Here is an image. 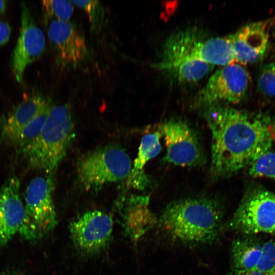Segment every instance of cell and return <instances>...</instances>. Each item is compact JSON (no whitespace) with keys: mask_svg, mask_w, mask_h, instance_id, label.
<instances>
[{"mask_svg":"<svg viewBox=\"0 0 275 275\" xmlns=\"http://www.w3.org/2000/svg\"><path fill=\"white\" fill-rule=\"evenodd\" d=\"M205 118L211 132V171L215 177L249 166L272 145L267 118L217 103L209 106Z\"/></svg>","mask_w":275,"mask_h":275,"instance_id":"cell-1","label":"cell"},{"mask_svg":"<svg viewBox=\"0 0 275 275\" xmlns=\"http://www.w3.org/2000/svg\"><path fill=\"white\" fill-rule=\"evenodd\" d=\"M223 215L222 205L215 199L187 198L169 204L160 216V224L175 240L208 243L216 238Z\"/></svg>","mask_w":275,"mask_h":275,"instance_id":"cell-2","label":"cell"},{"mask_svg":"<svg viewBox=\"0 0 275 275\" xmlns=\"http://www.w3.org/2000/svg\"><path fill=\"white\" fill-rule=\"evenodd\" d=\"M74 135L69 105H52L40 133L21 153L30 167L51 173L66 156Z\"/></svg>","mask_w":275,"mask_h":275,"instance_id":"cell-3","label":"cell"},{"mask_svg":"<svg viewBox=\"0 0 275 275\" xmlns=\"http://www.w3.org/2000/svg\"><path fill=\"white\" fill-rule=\"evenodd\" d=\"M190 61L225 66L236 62L230 44L226 38H205L192 30L173 34L163 47L161 59L166 64Z\"/></svg>","mask_w":275,"mask_h":275,"instance_id":"cell-4","label":"cell"},{"mask_svg":"<svg viewBox=\"0 0 275 275\" xmlns=\"http://www.w3.org/2000/svg\"><path fill=\"white\" fill-rule=\"evenodd\" d=\"M77 167L78 180L82 187L89 191L128 178L132 165L122 147L109 144L82 156Z\"/></svg>","mask_w":275,"mask_h":275,"instance_id":"cell-5","label":"cell"},{"mask_svg":"<svg viewBox=\"0 0 275 275\" xmlns=\"http://www.w3.org/2000/svg\"><path fill=\"white\" fill-rule=\"evenodd\" d=\"M53 188L51 176L36 177L28 185L24 193L26 221L22 236L25 239L40 238L51 231L57 225Z\"/></svg>","mask_w":275,"mask_h":275,"instance_id":"cell-6","label":"cell"},{"mask_svg":"<svg viewBox=\"0 0 275 275\" xmlns=\"http://www.w3.org/2000/svg\"><path fill=\"white\" fill-rule=\"evenodd\" d=\"M230 226L247 235L275 233V194L261 187L251 188L244 195Z\"/></svg>","mask_w":275,"mask_h":275,"instance_id":"cell-7","label":"cell"},{"mask_svg":"<svg viewBox=\"0 0 275 275\" xmlns=\"http://www.w3.org/2000/svg\"><path fill=\"white\" fill-rule=\"evenodd\" d=\"M250 81L249 74L241 64L234 62L223 66L197 94L194 105L209 106L220 101L239 103L246 94Z\"/></svg>","mask_w":275,"mask_h":275,"instance_id":"cell-8","label":"cell"},{"mask_svg":"<svg viewBox=\"0 0 275 275\" xmlns=\"http://www.w3.org/2000/svg\"><path fill=\"white\" fill-rule=\"evenodd\" d=\"M47 34L56 54L57 65L62 69L76 68L89 56L85 37L75 24L46 16Z\"/></svg>","mask_w":275,"mask_h":275,"instance_id":"cell-9","label":"cell"},{"mask_svg":"<svg viewBox=\"0 0 275 275\" xmlns=\"http://www.w3.org/2000/svg\"><path fill=\"white\" fill-rule=\"evenodd\" d=\"M45 37L36 23L29 7L21 4L19 34L11 57V67L16 81L22 83L26 68L39 59L45 48Z\"/></svg>","mask_w":275,"mask_h":275,"instance_id":"cell-10","label":"cell"},{"mask_svg":"<svg viewBox=\"0 0 275 275\" xmlns=\"http://www.w3.org/2000/svg\"><path fill=\"white\" fill-rule=\"evenodd\" d=\"M167 147L165 159L180 166H196L204 162V154L194 129L182 119L174 118L162 126Z\"/></svg>","mask_w":275,"mask_h":275,"instance_id":"cell-11","label":"cell"},{"mask_svg":"<svg viewBox=\"0 0 275 275\" xmlns=\"http://www.w3.org/2000/svg\"><path fill=\"white\" fill-rule=\"evenodd\" d=\"M113 219L108 214L92 210L84 213L70 224L71 239L81 253L93 254L104 249L113 231Z\"/></svg>","mask_w":275,"mask_h":275,"instance_id":"cell-12","label":"cell"},{"mask_svg":"<svg viewBox=\"0 0 275 275\" xmlns=\"http://www.w3.org/2000/svg\"><path fill=\"white\" fill-rule=\"evenodd\" d=\"M20 181L9 178L0 188V246L16 234L23 236L26 221L24 205L19 196Z\"/></svg>","mask_w":275,"mask_h":275,"instance_id":"cell-13","label":"cell"},{"mask_svg":"<svg viewBox=\"0 0 275 275\" xmlns=\"http://www.w3.org/2000/svg\"><path fill=\"white\" fill-rule=\"evenodd\" d=\"M225 37L230 44L236 62L241 65L262 59L269 43L267 25L263 21L246 24Z\"/></svg>","mask_w":275,"mask_h":275,"instance_id":"cell-14","label":"cell"},{"mask_svg":"<svg viewBox=\"0 0 275 275\" xmlns=\"http://www.w3.org/2000/svg\"><path fill=\"white\" fill-rule=\"evenodd\" d=\"M48 100L38 91L24 98L3 118L1 129L2 140L12 144L21 129L38 114Z\"/></svg>","mask_w":275,"mask_h":275,"instance_id":"cell-15","label":"cell"},{"mask_svg":"<svg viewBox=\"0 0 275 275\" xmlns=\"http://www.w3.org/2000/svg\"><path fill=\"white\" fill-rule=\"evenodd\" d=\"M149 198L135 196L126 203L123 214L122 226L127 236L137 240L155 223L149 207Z\"/></svg>","mask_w":275,"mask_h":275,"instance_id":"cell-16","label":"cell"},{"mask_svg":"<svg viewBox=\"0 0 275 275\" xmlns=\"http://www.w3.org/2000/svg\"><path fill=\"white\" fill-rule=\"evenodd\" d=\"M162 134L160 129L159 131L149 133L143 136L137 157L128 177V185L141 187L145 185L146 178L143 173V169L149 160L160 152L161 149L160 139Z\"/></svg>","mask_w":275,"mask_h":275,"instance_id":"cell-17","label":"cell"},{"mask_svg":"<svg viewBox=\"0 0 275 275\" xmlns=\"http://www.w3.org/2000/svg\"><path fill=\"white\" fill-rule=\"evenodd\" d=\"M263 244L253 238H245L234 241L232 245V268L235 270L255 269L260 258Z\"/></svg>","mask_w":275,"mask_h":275,"instance_id":"cell-18","label":"cell"},{"mask_svg":"<svg viewBox=\"0 0 275 275\" xmlns=\"http://www.w3.org/2000/svg\"><path fill=\"white\" fill-rule=\"evenodd\" d=\"M152 66L168 73L178 81L187 82L202 79L214 65L203 62L190 61L166 64L155 63Z\"/></svg>","mask_w":275,"mask_h":275,"instance_id":"cell-19","label":"cell"},{"mask_svg":"<svg viewBox=\"0 0 275 275\" xmlns=\"http://www.w3.org/2000/svg\"><path fill=\"white\" fill-rule=\"evenodd\" d=\"M52 105L51 102L48 99L46 105L38 114L21 129L12 144L20 153L38 136Z\"/></svg>","mask_w":275,"mask_h":275,"instance_id":"cell-20","label":"cell"},{"mask_svg":"<svg viewBox=\"0 0 275 275\" xmlns=\"http://www.w3.org/2000/svg\"><path fill=\"white\" fill-rule=\"evenodd\" d=\"M84 9L88 14L90 28L94 33L99 32L104 24L105 9L98 1H69Z\"/></svg>","mask_w":275,"mask_h":275,"instance_id":"cell-21","label":"cell"},{"mask_svg":"<svg viewBox=\"0 0 275 275\" xmlns=\"http://www.w3.org/2000/svg\"><path fill=\"white\" fill-rule=\"evenodd\" d=\"M249 167L252 177L275 179V152H265Z\"/></svg>","mask_w":275,"mask_h":275,"instance_id":"cell-22","label":"cell"},{"mask_svg":"<svg viewBox=\"0 0 275 275\" xmlns=\"http://www.w3.org/2000/svg\"><path fill=\"white\" fill-rule=\"evenodd\" d=\"M42 5L46 16L62 20H69L74 11L69 1L44 0Z\"/></svg>","mask_w":275,"mask_h":275,"instance_id":"cell-23","label":"cell"},{"mask_svg":"<svg viewBox=\"0 0 275 275\" xmlns=\"http://www.w3.org/2000/svg\"><path fill=\"white\" fill-rule=\"evenodd\" d=\"M258 89L263 95L275 97V62L262 67L258 76Z\"/></svg>","mask_w":275,"mask_h":275,"instance_id":"cell-24","label":"cell"},{"mask_svg":"<svg viewBox=\"0 0 275 275\" xmlns=\"http://www.w3.org/2000/svg\"><path fill=\"white\" fill-rule=\"evenodd\" d=\"M264 275H275V241L263 244L262 253L255 268Z\"/></svg>","mask_w":275,"mask_h":275,"instance_id":"cell-25","label":"cell"},{"mask_svg":"<svg viewBox=\"0 0 275 275\" xmlns=\"http://www.w3.org/2000/svg\"><path fill=\"white\" fill-rule=\"evenodd\" d=\"M11 33V28L6 21L0 20V46L9 41Z\"/></svg>","mask_w":275,"mask_h":275,"instance_id":"cell-26","label":"cell"},{"mask_svg":"<svg viewBox=\"0 0 275 275\" xmlns=\"http://www.w3.org/2000/svg\"><path fill=\"white\" fill-rule=\"evenodd\" d=\"M235 275H264L256 269L248 270L236 271Z\"/></svg>","mask_w":275,"mask_h":275,"instance_id":"cell-27","label":"cell"},{"mask_svg":"<svg viewBox=\"0 0 275 275\" xmlns=\"http://www.w3.org/2000/svg\"><path fill=\"white\" fill-rule=\"evenodd\" d=\"M270 130L273 141H275V118L270 122Z\"/></svg>","mask_w":275,"mask_h":275,"instance_id":"cell-28","label":"cell"},{"mask_svg":"<svg viewBox=\"0 0 275 275\" xmlns=\"http://www.w3.org/2000/svg\"><path fill=\"white\" fill-rule=\"evenodd\" d=\"M7 7V1L0 0V14L4 13Z\"/></svg>","mask_w":275,"mask_h":275,"instance_id":"cell-29","label":"cell"},{"mask_svg":"<svg viewBox=\"0 0 275 275\" xmlns=\"http://www.w3.org/2000/svg\"><path fill=\"white\" fill-rule=\"evenodd\" d=\"M0 275H13V274L11 273L4 272V273H1Z\"/></svg>","mask_w":275,"mask_h":275,"instance_id":"cell-30","label":"cell"}]
</instances>
